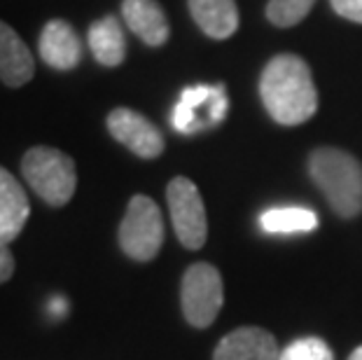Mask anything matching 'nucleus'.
Wrapping results in <instances>:
<instances>
[{
	"label": "nucleus",
	"instance_id": "obj_14",
	"mask_svg": "<svg viewBox=\"0 0 362 360\" xmlns=\"http://www.w3.org/2000/svg\"><path fill=\"white\" fill-rule=\"evenodd\" d=\"M189 12L197 26L213 40L232 37L238 28V10L234 0H189Z\"/></svg>",
	"mask_w": 362,
	"mask_h": 360
},
{
	"label": "nucleus",
	"instance_id": "obj_15",
	"mask_svg": "<svg viewBox=\"0 0 362 360\" xmlns=\"http://www.w3.org/2000/svg\"><path fill=\"white\" fill-rule=\"evenodd\" d=\"M89 50L101 66L115 68L127 57V37L119 19L103 17L89 26Z\"/></svg>",
	"mask_w": 362,
	"mask_h": 360
},
{
	"label": "nucleus",
	"instance_id": "obj_8",
	"mask_svg": "<svg viewBox=\"0 0 362 360\" xmlns=\"http://www.w3.org/2000/svg\"><path fill=\"white\" fill-rule=\"evenodd\" d=\"M107 132L117 143L143 159H157L164 152V136L145 115L131 108H115L107 115Z\"/></svg>",
	"mask_w": 362,
	"mask_h": 360
},
{
	"label": "nucleus",
	"instance_id": "obj_2",
	"mask_svg": "<svg viewBox=\"0 0 362 360\" xmlns=\"http://www.w3.org/2000/svg\"><path fill=\"white\" fill-rule=\"evenodd\" d=\"M309 173L337 216L356 218L362 211V164L353 155L318 148L309 159Z\"/></svg>",
	"mask_w": 362,
	"mask_h": 360
},
{
	"label": "nucleus",
	"instance_id": "obj_1",
	"mask_svg": "<svg viewBox=\"0 0 362 360\" xmlns=\"http://www.w3.org/2000/svg\"><path fill=\"white\" fill-rule=\"evenodd\" d=\"M259 96L267 112L285 127L304 124L318 110V91L311 68L295 54H279L264 66Z\"/></svg>",
	"mask_w": 362,
	"mask_h": 360
},
{
	"label": "nucleus",
	"instance_id": "obj_7",
	"mask_svg": "<svg viewBox=\"0 0 362 360\" xmlns=\"http://www.w3.org/2000/svg\"><path fill=\"white\" fill-rule=\"evenodd\" d=\"M227 108L229 101L222 84H194L180 94V101L175 103L171 115V124L180 134H197L220 124Z\"/></svg>",
	"mask_w": 362,
	"mask_h": 360
},
{
	"label": "nucleus",
	"instance_id": "obj_6",
	"mask_svg": "<svg viewBox=\"0 0 362 360\" xmlns=\"http://www.w3.org/2000/svg\"><path fill=\"white\" fill-rule=\"evenodd\" d=\"M166 202L171 211V222L175 236L185 248L199 250L206 243L208 236V220L206 206L199 194V187L189 178H173L166 187Z\"/></svg>",
	"mask_w": 362,
	"mask_h": 360
},
{
	"label": "nucleus",
	"instance_id": "obj_4",
	"mask_svg": "<svg viewBox=\"0 0 362 360\" xmlns=\"http://www.w3.org/2000/svg\"><path fill=\"white\" fill-rule=\"evenodd\" d=\"M164 243V220L159 206L150 197L136 194L127 206L119 225V246L136 262L155 260Z\"/></svg>",
	"mask_w": 362,
	"mask_h": 360
},
{
	"label": "nucleus",
	"instance_id": "obj_5",
	"mask_svg": "<svg viewBox=\"0 0 362 360\" xmlns=\"http://www.w3.org/2000/svg\"><path fill=\"white\" fill-rule=\"evenodd\" d=\"M222 300H225L222 277L213 265L197 262L185 272L180 302H182V313L189 325L194 327L211 325L222 309Z\"/></svg>",
	"mask_w": 362,
	"mask_h": 360
},
{
	"label": "nucleus",
	"instance_id": "obj_18",
	"mask_svg": "<svg viewBox=\"0 0 362 360\" xmlns=\"http://www.w3.org/2000/svg\"><path fill=\"white\" fill-rule=\"evenodd\" d=\"M279 360H334V356L322 339L304 337V339H297L290 347H285Z\"/></svg>",
	"mask_w": 362,
	"mask_h": 360
},
{
	"label": "nucleus",
	"instance_id": "obj_3",
	"mask_svg": "<svg viewBox=\"0 0 362 360\" xmlns=\"http://www.w3.org/2000/svg\"><path fill=\"white\" fill-rule=\"evenodd\" d=\"M21 173L30 190L54 209L71 202L78 187V171H75L73 157L47 145H37L26 152L21 159Z\"/></svg>",
	"mask_w": 362,
	"mask_h": 360
},
{
	"label": "nucleus",
	"instance_id": "obj_9",
	"mask_svg": "<svg viewBox=\"0 0 362 360\" xmlns=\"http://www.w3.org/2000/svg\"><path fill=\"white\" fill-rule=\"evenodd\" d=\"M37 50L45 64L54 71H73L82 61V40L66 19H52L45 24Z\"/></svg>",
	"mask_w": 362,
	"mask_h": 360
},
{
	"label": "nucleus",
	"instance_id": "obj_22",
	"mask_svg": "<svg viewBox=\"0 0 362 360\" xmlns=\"http://www.w3.org/2000/svg\"><path fill=\"white\" fill-rule=\"evenodd\" d=\"M349 360H362V347L360 349H356V351H353V354H351V358Z\"/></svg>",
	"mask_w": 362,
	"mask_h": 360
},
{
	"label": "nucleus",
	"instance_id": "obj_11",
	"mask_svg": "<svg viewBox=\"0 0 362 360\" xmlns=\"http://www.w3.org/2000/svg\"><path fill=\"white\" fill-rule=\"evenodd\" d=\"M35 75V61L28 45L5 21H0V80L7 87H24Z\"/></svg>",
	"mask_w": 362,
	"mask_h": 360
},
{
	"label": "nucleus",
	"instance_id": "obj_21",
	"mask_svg": "<svg viewBox=\"0 0 362 360\" xmlns=\"http://www.w3.org/2000/svg\"><path fill=\"white\" fill-rule=\"evenodd\" d=\"M66 309H68V302L64 300V297H54V300L49 302V306H47V311H49L52 318L66 316Z\"/></svg>",
	"mask_w": 362,
	"mask_h": 360
},
{
	"label": "nucleus",
	"instance_id": "obj_16",
	"mask_svg": "<svg viewBox=\"0 0 362 360\" xmlns=\"http://www.w3.org/2000/svg\"><path fill=\"white\" fill-rule=\"evenodd\" d=\"M259 227L267 234H306L318 227V216L302 206H283L262 213Z\"/></svg>",
	"mask_w": 362,
	"mask_h": 360
},
{
	"label": "nucleus",
	"instance_id": "obj_13",
	"mask_svg": "<svg viewBox=\"0 0 362 360\" xmlns=\"http://www.w3.org/2000/svg\"><path fill=\"white\" fill-rule=\"evenodd\" d=\"M122 17L127 26L150 47H161L171 35L168 19L157 0H124Z\"/></svg>",
	"mask_w": 362,
	"mask_h": 360
},
{
	"label": "nucleus",
	"instance_id": "obj_12",
	"mask_svg": "<svg viewBox=\"0 0 362 360\" xmlns=\"http://www.w3.org/2000/svg\"><path fill=\"white\" fill-rule=\"evenodd\" d=\"M30 216V204L19 180L0 166V243H12Z\"/></svg>",
	"mask_w": 362,
	"mask_h": 360
},
{
	"label": "nucleus",
	"instance_id": "obj_17",
	"mask_svg": "<svg viewBox=\"0 0 362 360\" xmlns=\"http://www.w3.org/2000/svg\"><path fill=\"white\" fill-rule=\"evenodd\" d=\"M315 0H269L267 17L274 26L290 28L297 26L311 12Z\"/></svg>",
	"mask_w": 362,
	"mask_h": 360
},
{
	"label": "nucleus",
	"instance_id": "obj_10",
	"mask_svg": "<svg viewBox=\"0 0 362 360\" xmlns=\"http://www.w3.org/2000/svg\"><path fill=\"white\" fill-rule=\"evenodd\" d=\"M276 337L262 327H238L222 337L213 360H279Z\"/></svg>",
	"mask_w": 362,
	"mask_h": 360
},
{
	"label": "nucleus",
	"instance_id": "obj_20",
	"mask_svg": "<svg viewBox=\"0 0 362 360\" xmlns=\"http://www.w3.org/2000/svg\"><path fill=\"white\" fill-rule=\"evenodd\" d=\"M14 274V257L10 248L5 246V243H0V286H3L5 281H10Z\"/></svg>",
	"mask_w": 362,
	"mask_h": 360
},
{
	"label": "nucleus",
	"instance_id": "obj_19",
	"mask_svg": "<svg viewBox=\"0 0 362 360\" xmlns=\"http://www.w3.org/2000/svg\"><path fill=\"white\" fill-rule=\"evenodd\" d=\"M332 7L339 17L362 24V0H332Z\"/></svg>",
	"mask_w": 362,
	"mask_h": 360
}]
</instances>
